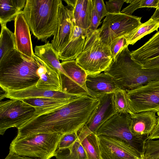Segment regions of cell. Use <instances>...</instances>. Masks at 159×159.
<instances>
[{
	"instance_id": "obj_24",
	"label": "cell",
	"mask_w": 159,
	"mask_h": 159,
	"mask_svg": "<svg viewBox=\"0 0 159 159\" xmlns=\"http://www.w3.org/2000/svg\"><path fill=\"white\" fill-rule=\"evenodd\" d=\"M34 54L58 73L68 75L62 67L58 56L52 43L47 42L44 45L36 46Z\"/></svg>"
},
{
	"instance_id": "obj_32",
	"label": "cell",
	"mask_w": 159,
	"mask_h": 159,
	"mask_svg": "<svg viewBox=\"0 0 159 159\" xmlns=\"http://www.w3.org/2000/svg\"><path fill=\"white\" fill-rule=\"evenodd\" d=\"M159 158V139H147L144 143L143 159Z\"/></svg>"
},
{
	"instance_id": "obj_44",
	"label": "cell",
	"mask_w": 159,
	"mask_h": 159,
	"mask_svg": "<svg viewBox=\"0 0 159 159\" xmlns=\"http://www.w3.org/2000/svg\"><path fill=\"white\" fill-rule=\"evenodd\" d=\"M158 111H159V108H158V109L157 110V112Z\"/></svg>"
},
{
	"instance_id": "obj_28",
	"label": "cell",
	"mask_w": 159,
	"mask_h": 159,
	"mask_svg": "<svg viewBox=\"0 0 159 159\" xmlns=\"http://www.w3.org/2000/svg\"><path fill=\"white\" fill-rule=\"evenodd\" d=\"M159 28V19L151 18L125 37L128 45H133L145 36L155 31H157Z\"/></svg>"
},
{
	"instance_id": "obj_23",
	"label": "cell",
	"mask_w": 159,
	"mask_h": 159,
	"mask_svg": "<svg viewBox=\"0 0 159 159\" xmlns=\"http://www.w3.org/2000/svg\"><path fill=\"white\" fill-rule=\"evenodd\" d=\"M93 0H77L72 10L74 22L79 27L88 30L91 23Z\"/></svg>"
},
{
	"instance_id": "obj_12",
	"label": "cell",
	"mask_w": 159,
	"mask_h": 159,
	"mask_svg": "<svg viewBox=\"0 0 159 159\" xmlns=\"http://www.w3.org/2000/svg\"><path fill=\"white\" fill-rule=\"evenodd\" d=\"M97 136L102 159H143L142 154L121 139L103 135Z\"/></svg>"
},
{
	"instance_id": "obj_10",
	"label": "cell",
	"mask_w": 159,
	"mask_h": 159,
	"mask_svg": "<svg viewBox=\"0 0 159 159\" xmlns=\"http://www.w3.org/2000/svg\"><path fill=\"white\" fill-rule=\"evenodd\" d=\"M126 92L132 113L148 111L157 112L159 107V80Z\"/></svg>"
},
{
	"instance_id": "obj_18",
	"label": "cell",
	"mask_w": 159,
	"mask_h": 159,
	"mask_svg": "<svg viewBox=\"0 0 159 159\" xmlns=\"http://www.w3.org/2000/svg\"><path fill=\"white\" fill-rule=\"evenodd\" d=\"M86 85L89 95L94 98L99 95L113 93L119 89L112 77L104 72L88 75Z\"/></svg>"
},
{
	"instance_id": "obj_13",
	"label": "cell",
	"mask_w": 159,
	"mask_h": 159,
	"mask_svg": "<svg viewBox=\"0 0 159 159\" xmlns=\"http://www.w3.org/2000/svg\"><path fill=\"white\" fill-rule=\"evenodd\" d=\"M57 34L51 41L52 47L58 56L66 47L73 34L74 19L73 11L65 6L61 1L58 11Z\"/></svg>"
},
{
	"instance_id": "obj_29",
	"label": "cell",
	"mask_w": 159,
	"mask_h": 159,
	"mask_svg": "<svg viewBox=\"0 0 159 159\" xmlns=\"http://www.w3.org/2000/svg\"><path fill=\"white\" fill-rule=\"evenodd\" d=\"M54 157L56 159H88L86 152L78 138L70 147L57 149Z\"/></svg>"
},
{
	"instance_id": "obj_4",
	"label": "cell",
	"mask_w": 159,
	"mask_h": 159,
	"mask_svg": "<svg viewBox=\"0 0 159 159\" xmlns=\"http://www.w3.org/2000/svg\"><path fill=\"white\" fill-rule=\"evenodd\" d=\"M61 0H26L23 12L30 30L39 40L46 42L56 35Z\"/></svg>"
},
{
	"instance_id": "obj_11",
	"label": "cell",
	"mask_w": 159,
	"mask_h": 159,
	"mask_svg": "<svg viewBox=\"0 0 159 159\" xmlns=\"http://www.w3.org/2000/svg\"><path fill=\"white\" fill-rule=\"evenodd\" d=\"M61 64L68 76L59 73L61 91L73 94L90 96L86 85L88 75L77 64L75 60L62 61Z\"/></svg>"
},
{
	"instance_id": "obj_14",
	"label": "cell",
	"mask_w": 159,
	"mask_h": 159,
	"mask_svg": "<svg viewBox=\"0 0 159 159\" xmlns=\"http://www.w3.org/2000/svg\"><path fill=\"white\" fill-rule=\"evenodd\" d=\"M114 94L99 95L95 98L99 100V105L87 122L81 129L96 134L101 126L117 113L115 109Z\"/></svg>"
},
{
	"instance_id": "obj_34",
	"label": "cell",
	"mask_w": 159,
	"mask_h": 159,
	"mask_svg": "<svg viewBox=\"0 0 159 159\" xmlns=\"http://www.w3.org/2000/svg\"><path fill=\"white\" fill-rule=\"evenodd\" d=\"M78 139L77 132L63 134L59 141L57 149L66 148L70 147Z\"/></svg>"
},
{
	"instance_id": "obj_9",
	"label": "cell",
	"mask_w": 159,
	"mask_h": 159,
	"mask_svg": "<svg viewBox=\"0 0 159 159\" xmlns=\"http://www.w3.org/2000/svg\"><path fill=\"white\" fill-rule=\"evenodd\" d=\"M141 18L120 13H107L99 28L102 41L109 46L116 39L129 34L142 24Z\"/></svg>"
},
{
	"instance_id": "obj_31",
	"label": "cell",
	"mask_w": 159,
	"mask_h": 159,
	"mask_svg": "<svg viewBox=\"0 0 159 159\" xmlns=\"http://www.w3.org/2000/svg\"><path fill=\"white\" fill-rule=\"evenodd\" d=\"M113 94L114 104L117 112L132 114L130 110L126 91L119 89Z\"/></svg>"
},
{
	"instance_id": "obj_20",
	"label": "cell",
	"mask_w": 159,
	"mask_h": 159,
	"mask_svg": "<svg viewBox=\"0 0 159 159\" xmlns=\"http://www.w3.org/2000/svg\"><path fill=\"white\" fill-rule=\"evenodd\" d=\"M87 30L78 26L74 22L73 34L67 46L58 54L59 60L63 61L77 58L82 52Z\"/></svg>"
},
{
	"instance_id": "obj_19",
	"label": "cell",
	"mask_w": 159,
	"mask_h": 159,
	"mask_svg": "<svg viewBox=\"0 0 159 159\" xmlns=\"http://www.w3.org/2000/svg\"><path fill=\"white\" fill-rule=\"evenodd\" d=\"M34 58L39 65L37 74L40 77L36 87L47 90L61 91L59 73L35 55Z\"/></svg>"
},
{
	"instance_id": "obj_43",
	"label": "cell",
	"mask_w": 159,
	"mask_h": 159,
	"mask_svg": "<svg viewBox=\"0 0 159 159\" xmlns=\"http://www.w3.org/2000/svg\"><path fill=\"white\" fill-rule=\"evenodd\" d=\"M157 114L158 116H159V111L157 112Z\"/></svg>"
},
{
	"instance_id": "obj_35",
	"label": "cell",
	"mask_w": 159,
	"mask_h": 159,
	"mask_svg": "<svg viewBox=\"0 0 159 159\" xmlns=\"http://www.w3.org/2000/svg\"><path fill=\"white\" fill-rule=\"evenodd\" d=\"M125 0H109L106 2V7L108 13L119 14Z\"/></svg>"
},
{
	"instance_id": "obj_2",
	"label": "cell",
	"mask_w": 159,
	"mask_h": 159,
	"mask_svg": "<svg viewBox=\"0 0 159 159\" xmlns=\"http://www.w3.org/2000/svg\"><path fill=\"white\" fill-rule=\"evenodd\" d=\"M104 72L112 77L119 89L126 92L159 80V68H143L132 59L128 46L117 54Z\"/></svg>"
},
{
	"instance_id": "obj_22",
	"label": "cell",
	"mask_w": 159,
	"mask_h": 159,
	"mask_svg": "<svg viewBox=\"0 0 159 159\" xmlns=\"http://www.w3.org/2000/svg\"><path fill=\"white\" fill-rule=\"evenodd\" d=\"M75 99L39 98L22 100L34 107L39 116L56 110Z\"/></svg>"
},
{
	"instance_id": "obj_16",
	"label": "cell",
	"mask_w": 159,
	"mask_h": 159,
	"mask_svg": "<svg viewBox=\"0 0 159 159\" xmlns=\"http://www.w3.org/2000/svg\"><path fill=\"white\" fill-rule=\"evenodd\" d=\"M14 21V34L17 50L27 57L34 59L30 29L22 11L17 15Z\"/></svg>"
},
{
	"instance_id": "obj_6",
	"label": "cell",
	"mask_w": 159,
	"mask_h": 159,
	"mask_svg": "<svg viewBox=\"0 0 159 159\" xmlns=\"http://www.w3.org/2000/svg\"><path fill=\"white\" fill-rule=\"evenodd\" d=\"M63 134L40 133L15 137L10 144L9 152L39 159H50L54 157Z\"/></svg>"
},
{
	"instance_id": "obj_5",
	"label": "cell",
	"mask_w": 159,
	"mask_h": 159,
	"mask_svg": "<svg viewBox=\"0 0 159 159\" xmlns=\"http://www.w3.org/2000/svg\"><path fill=\"white\" fill-rule=\"evenodd\" d=\"M87 75L104 72L113 61L109 47L102 41L99 28L87 33L82 52L75 59Z\"/></svg>"
},
{
	"instance_id": "obj_27",
	"label": "cell",
	"mask_w": 159,
	"mask_h": 159,
	"mask_svg": "<svg viewBox=\"0 0 159 159\" xmlns=\"http://www.w3.org/2000/svg\"><path fill=\"white\" fill-rule=\"evenodd\" d=\"M0 36V63L17 50L14 33L6 25L1 26Z\"/></svg>"
},
{
	"instance_id": "obj_21",
	"label": "cell",
	"mask_w": 159,
	"mask_h": 159,
	"mask_svg": "<svg viewBox=\"0 0 159 159\" xmlns=\"http://www.w3.org/2000/svg\"><path fill=\"white\" fill-rule=\"evenodd\" d=\"M132 59L142 65L159 56V31L139 48L131 52Z\"/></svg>"
},
{
	"instance_id": "obj_8",
	"label": "cell",
	"mask_w": 159,
	"mask_h": 159,
	"mask_svg": "<svg viewBox=\"0 0 159 159\" xmlns=\"http://www.w3.org/2000/svg\"><path fill=\"white\" fill-rule=\"evenodd\" d=\"M130 114L117 112L101 126L96 135L113 137L121 139L143 156L146 140L133 134L130 129Z\"/></svg>"
},
{
	"instance_id": "obj_36",
	"label": "cell",
	"mask_w": 159,
	"mask_h": 159,
	"mask_svg": "<svg viewBox=\"0 0 159 159\" xmlns=\"http://www.w3.org/2000/svg\"><path fill=\"white\" fill-rule=\"evenodd\" d=\"M93 7L96 13L102 20L107 14L106 5L103 0H93Z\"/></svg>"
},
{
	"instance_id": "obj_33",
	"label": "cell",
	"mask_w": 159,
	"mask_h": 159,
	"mask_svg": "<svg viewBox=\"0 0 159 159\" xmlns=\"http://www.w3.org/2000/svg\"><path fill=\"white\" fill-rule=\"evenodd\" d=\"M125 36L113 40L108 46L114 60L117 54L125 47L128 46Z\"/></svg>"
},
{
	"instance_id": "obj_38",
	"label": "cell",
	"mask_w": 159,
	"mask_h": 159,
	"mask_svg": "<svg viewBox=\"0 0 159 159\" xmlns=\"http://www.w3.org/2000/svg\"><path fill=\"white\" fill-rule=\"evenodd\" d=\"M141 66L143 68H159V56L147 61Z\"/></svg>"
},
{
	"instance_id": "obj_1",
	"label": "cell",
	"mask_w": 159,
	"mask_h": 159,
	"mask_svg": "<svg viewBox=\"0 0 159 159\" xmlns=\"http://www.w3.org/2000/svg\"><path fill=\"white\" fill-rule=\"evenodd\" d=\"M99 103L98 99L89 95L76 98L56 110L31 119L17 129L15 138L77 132L89 121Z\"/></svg>"
},
{
	"instance_id": "obj_7",
	"label": "cell",
	"mask_w": 159,
	"mask_h": 159,
	"mask_svg": "<svg viewBox=\"0 0 159 159\" xmlns=\"http://www.w3.org/2000/svg\"><path fill=\"white\" fill-rule=\"evenodd\" d=\"M35 108L22 100L11 99L0 102V134L11 127L18 129L38 116Z\"/></svg>"
},
{
	"instance_id": "obj_30",
	"label": "cell",
	"mask_w": 159,
	"mask_h": 159,
	"mask_svg": "<svg viewBox=\"0 0 159 159\" xmlns=\"http://www.w3.org/2000/svg\"><path fill=\"white\" fill-rule=\"evenodd\" d=\"M159 0H126L125 2L129 5L124 8L120 13L132 16L137 9L143 7H153L156 8Z\"/></svg>"
},
{
	"instance_id": "obj_41",
	"label": "cell",
	"mask_w": 159,
	"mask_h": 159,
	"mask_svg": "<svg viewBox=\"0 0 159 159\" xmlns=\"http://www.w3.org/2000/svg\"><path fill=\"white\" fill-rule=\"evenodd\" d=\"M64 1L67 3L69 8L72 11L75 7L77 0H65Z\"/></svg>"
},
{
	"instance_id": "obj_39",
	"label": "cell",
	"mask_w": 159,
	"mask_h": 159,
	"mask_svg": "<svg viewBox=\"0 0 159 159\" xmlns=\"http://www.w3.org/2000/svg\"><path fill=\"white\" fill-rule=\"evenodd\" d=\"M159 139V116L157 118V125L152 133L149 136L148 139Z\"/></svg>"
},
{
	"instance_id": "obj_26",
	"label": "cell",
	"mask_w": 159,
	"mask_h": 159,
	"mask_svg": "<svg viewBox=\"0 0 159 159\" xmlns=\"http://www.w3.org/2000/svg\"><path fill=\"white\" fill-rule=\"evenodd\" d=\"M77 134L86 152L88 159H102L97 135L81 129L77 131Z\"/></svg>"
},
{
	"instance_id": "obj_37",
	"label": "cell",
	"mask_w": 159,
	"mask_h": 159,
	"mask_svg": "<svg viewBox=\"0 0 159 159\" xmlns=\"http://www.w3.org/2000/svg\"><path fill=\"white\" fill-rule=\"evenodd\" d=\"M101 20L93 7L91 25L89 29L87 30V33L94 31L98 29V27L100 24Z\"/></svg>"
},
{
	"instance_id": "obj_25",
	"label": "cell",
	"mask_w": 159,
	"mask_h": 159,
	"mask_svg": "<svg viewBox=\"0 0 159 159\" xmlns=\"http://www.w3.org/2000/svg\"><path fill=\"white\" fill-rule=\"evenodd\" d=\"M26 0H0V23L1 26L14 20L24 9Z\"/></svg>"
},
{
	"instance_id": "obj_45",
	"label": "cell",
	"mask_w": 159,
	"mask_h": 159,
	"mask_svg": "<svg viewBox=\"0 0 159 159\" xmlns=\"http://www.w3.org/2000/svg\"><path fill=\"white\" fill-rule=\"evenodd\" d=\"M159 159V158H157V159Z\"/></svg>"
},
{
	"instance_id": "obj_17",
	"label": "cell",
	"mask_w": 159,
	"mask_h": 159,
	"mask_svg": "<svg viewBox=\"0 0 159 159\" xmlns=\"http://www.w3.org/2000/svg\"><path fill=\"white\" fill-rule=\"evenodd\" d=\"M84 96L86 95L73 94L62 91H53L39 89L35 85L21 90L6 92L5 98L11 99L18 100L39 98L75 99Z\"/></svg>"
},
{
	"instance_id": "obj_3",
	"label": "cell",
	"mask_w": 159,
	"mask_h": 159,
	"mask_svg": "<svg viewBox=\"0 0 159 159\" xmlns=\"http://www.w3.org/2000/svg\"><path fill=\"white\" fill-rule=\"evenodd\" d=\"M39 65L35 58L17 51L0 63V86L6 92L24 89L36 85L40 77Z\"/></svg>"
},
{
	"instance_id": "obj_42",
	"label": "cell",
	"mask_w": 159,
	"mask_h": 159,
	"mask_svg": "<svg viewBox=\"0 0 159 159\" xmlns=\"http://www.w3.org/2000/svg\"><path fill=\"white\" fill-rule=\"evenodd\" d=\"M151 18L153 19H159V0L157 7L154 14L151 17Z\"/></svg>"
},
{
	"instance_id": "obj_40",
	"label": "cell",
	"mask_w": 159,
	"mask_h": 159,
	"mask_svg": "<svg viewBox=\"0 0 159 159\" xmlns=\"http://www.w3.org/2000/svg\"><path fill=\"white\" fill-rule=\"evenodd\" d=\"M4 159H39L38 158L21 156L9 152Z\"/></svg>"
},
{
	"instance_id": "obj_15",
	"label": "cell",
	"mask_w": 159,
	"mask_h": 159,
	"mask_svg": "<svg viewBox=\"0 0 159 159\" xmlns=\"http://www.w3.org/2000/svg\"><path fill=\"white\" fill-rule=\"evenodd\" d=\"M156 113L148 111L130 114V129L133 134L147 140L157 125L158 116Z\"/></svg>"
}]
</instances>
